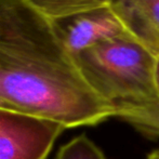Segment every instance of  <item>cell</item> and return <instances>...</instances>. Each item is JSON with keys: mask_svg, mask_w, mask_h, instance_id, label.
<instances>
[{"mask_svg": "<svg viewBox=\"0 0 159 159\" xmlns=\"http://www.w3.org/2000/svg\"><path fill=\"white\" fill-rule=\"evenodd\" d=\"M64 130L55 122L0 111V159H48Z\"/></svg>", "mask_w": 159, "mask_h": 159, "instance_id": "3957f363", "label": "cell"}, {"mask_svg": "<svg viewBox=\"0 0 159 159\" xmlns=\"http://www.w3.org/2000/svg\"><path fill=\"white\" fill-rule=\"evenodd\" d=\"M84 79L113 106L116 117L148 136H159L156 60L131 36L115 38L75 57Z\"/></svg>", "mask_w": 159, "mask_h": 159, "instance_id": "7a4b0ae2", "label": "cell"}, {"mask_svg": "<svg viewBox=\"0 0 159 159\" xmlns=\"http://www.w3.org/2000/svg\"><path fill=\"white\" fill-rule=\"evenodd\" d=\"M40 14L53 23L87 12L108 8L111 0H26Z\"/></svg>", "mask_w": 159, "mask_h": 159, "instance_id": "8992f818", "label": "cell"}, {"mask_svg": "<svg viewBox=\"0 0 159 159\" xmlns=\"http://www.w3.org/2000/svg\"><path fill=\"white\" fill-rule=\"evenodd\" d=\"M0 111H13L12 109L10 108V107L7 106V105L4 104V103H2L1 101H0ZM15 113H16V111H15Z\"/></svg>", "mask_w": 159, "mask_h": 159, "instance_id": "9c48e42d", "label": "cell"}, {"mask_svg": "<svg viewBox=\"0 0 159 159\" xmlns=\"http://www.w3.org/2000/svg\"><path fill=\"white\" fill-rule=\"evenodd\" d=\"M0 101L65 129L116 117L84 79L55 24L26 0H0Z\"/></svg>", "mask_w": 159, "mask_h": 159, "instance_id": "6da1fadb", "label": "cell"}, {"mask_svg": "<svg viewBox=\"0 0 159 159\" xmlns=\"http://www.w3.org/2000/svg\"><path fill=\"white\" fill-rule=\"evenodd\" d=\"M155 79H156V87H157V91H158V95H159V57H157V60H156Z\"/></svg>", "mask_w": 159, "mask_h": 159, "instance_id": "ba28073f", "label": "cell"}, {"mask_svg": "<svg viewBox=\"0 0 159 159\" xmlns=\"http://www.w3.org/2000/svg\"><path fill=\"white\" fill-rule=\"evenodd\" d=\"M147 159H159V151H155L152 154H149V156Z\"/></svg>", "mask_w": 159, "mask_h": 159, "instance_id": "30bf717a", "label": "cell"}, {"mask_svg": "<svg viewBox=\"0 0 159 159\" xmlns=\"http://www.w3.org/2000/svg\"><path fill=\"white\" fill-rule=\"evenodd\" d=\"M54 24L64 47L74 57L107 40L130 36L111 7L84 13Z\"/></svg>", "mask_w": 159, "mask_h": 159, "instance_id": "277c9868", "label": "cell"}, {"mask_svg": "<svg viewBox=\"0 0 159 159\" xmlns=\"http://www.w3.org/2000/svg\"><path fill=\"white\" fill-rule=\"evenodd\" d=\"M111 8L129 35L159 57V0H111Z\"/></svg>", "mask_w": 159, "mask_h": 159, "instance_id": "5b68a950", "label": "cell"}, {"mask_svg": "<svg viewBox=\"0 0 159 159\" xmlns=\"http://www.w3.org/2000/svg\"><path fill=\"white\" fill-rule=\"evenodd\" d=\"M55 159H106L100 147L86 134L71 139L60 147Z\"/></svg>", "mask_w": 159, "mask_h": 159, "instance_id": "52a82bcc", "label": "cell"}]
</instances>
